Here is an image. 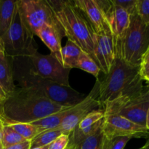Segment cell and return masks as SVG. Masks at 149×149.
<instances>
[{
	"label": "cell",
	"mask_w": 149,
	"mask_h": 149,
	"mask_svg": "<svg viewBox=\"0 0 149 149\" xmlns=\"http://www.w3.org/2000/svg\"><path fill=\"white\" fill-rule=\"evenodd\" d=\"M94 57L100 71L106 75L116 57L113 35L109 23L102 31L95 33Z\"/></svg>",
	"instance_id": "obj_12"
},
{
	"label": "cell",
	"mask_w": 149,
	"mask_h": 149,
	"mask_svg": "<svg viewBox=\"0 0 149 149\" xmlns=\"http://www.w3.org/2000/svg\"><path fill=\"white\" fill-rule=\"evenodd\" d=\"M97 2L110 26L115 43L122 38L129 27L130 15L123 8L115 5L111 0H97Z\"/></svg>",
	"instance_id": "obj_13"
},
{
	"label": "cell",
	"mask_w": 149,
	"mask_h": 149,
	"mask_svg": "<svg viewBox=\"0 0 149 149\" xmlns=\"http://www.w3.org/2000/svg\"><path fill=\"white\" fill-rule=\"evenodd\" d=\"M31 141H25L15 145L10 146L4 148V149H30Z\"/></svg>",
	"instance_id": "obj_30"
},
{
	"label": "cell",
	"mask_w": 149,
	"mask_h": 149,
	"mask_svg": "<svg viewBox=\"0 0 149 149\" xmlns=\"http://www.w3.org/2000/svg\"><path fill=\"white\" fill-rule=\"evenodd\" d=\"M11 60L13 79L17 81L20 88L34 90L64 106H75L86 97L71 87L59 85L38 75L27 57H15Z\"/></svg>",
	"instance_id": "obj_2"
},
{
	"label": "cell",
	"mask_w": 149,
	"mask_h": 149,
	"mask_svg": "<svg viewBox=\"0 0 149 149\" xmlns=\"http://www.w3.org/2000/svg\"><path fill=\"white\" fill-rule=\"evenodd\" d=\"M146 128L148 130H149V109L148 110V112H147L146 119Z\"/></svg>",
	"instance_id": "obj_32"
},
{
	"label": "cell",
	"mask_w": 149,
	"mask_h": 149,
	"mask_svg": "<svg viewBox=\"0 0 149 149\" xmlns=\"http://www.w3.org/2000/svg\"><path fill=\"white\" fill-rule=\"evenodd\" d=\"M101 129L108 139L119 136L131 138L149 137V130L146 128L119 115H105Z\"/></svg>",
	"instance_id": "obj_11"
},
{
	"label": "cell",
	"mask_w": 149,
	"mask_h": 149,
	"mask_svg": "<svg viewBox=\"0 0 149 149\" xmlns=\"http://www.w3.org/2000/svg\"><path fill=\"white\" fill-rule=\"evenodd\" d=\"M147 63H149V48H148V50H147V52H146V54H145V55H144L143 58L142 63H141V64Z\"/></svg>",
	"instance_id": "obj_31"
},
{
	"label": "cell",
	"mask_w": 149,
	"mask_h": 149,
	"mask_svg": "<svg viewBox=\"0 0 149 149\" xmlns=\"http://www.w3.org/2000/svg\"><path fill=\"white\" fill-rule=\"evenodd\" d=\"M116 6L126 10L130 15L137 13V1L138 0H111Z\"/></svg>",
	"instance_id": "obj_27"
},
{
	"label": "cell",
	"mask_w": 149,
	"mask_h": 149,
	"mask_svg": "<svg viewBox=\"0 0 149 149\" xmlns=\"http://www.w3.org/2000/svg\"><path fill=\"white\" fill-rule=\"evenodd\" d=\"M137 14L144 23L149 24V0H138Z\"/></svg>",
	"instance_id": "obj_26"
},
{
	"label": "cell",
	"mask_w": 149,
	"mask_h": 149,
	"mask_svg": "<svg viewBox=\"0 0 149 149\" xmlns=\"http://www.w3.org/2000/svg\"><path fill=\"white\" fill-rule=\"evenodd\" d=\"M33 36L23 19L17 1L11 25L0 40L5 55L10 58L29 56L37 49Z\"/></svg>",
	"instance_id": "obj_6"
},
{
	"label": "cell",
	"mask_w": 149,
	"mask_h": 149,
	"mask_svg": "<svg viewBox=\"0 0 149 149\" xmlns=\"http://www.w3.org/2000/svg\"><path fill=\"white\" fill-rule=\"evenodd\" d=\"M27 58L31 68L38 75L59 85L71 87L69 84L71 69L64 68L53 54L42 55L36 49Z\"/></svg>",
	"instance_id": "obj_9"
},
{
	"label": "cell",
	"mask_w": 149,
	"mask_h": 149,
	"mask_svg": "<svg viewBox=\"0 0 149 149\" xmlns=\"http://www.w3.org/2000/svg\"><path fill=\"white\" fill-rule=\"evenodd\" d=\"M17 1L0 0V40L11 25Z\"/></svg>",
	"instance_id": "obj_17"
},
{
	"label": "cell",
	"mask_w": 149,
	"mask_h": 149,
	"mask_svg": "<svg viewBox=\"0 0 149 149\" xmlns=\"http://www.w3.org/2000/svg\"><path fill=\"white\" fill-rule=\"evenodd\" d=\"M41 39V40L47 45L51 53L53 54L58 61H61V39L64 36L62 30L58 28L45 25L42 26L36 34Z\"/></svg>",
	"instance_id": "obj_16"
},
{
	"label": "cell",
	"mask_w": 149,
	"mask_h": 149,
	"mask_svg": "<svg viewBox=\"0 0 149 149\" xmlns=\"http://www.w3.org/2000/svg\"><path fill=\"white\" fill-rule=\"evenodd\" d=\"M2 127H3V122L0 117V144L1 142V134H2Z\"/></svg>",
	"instance_id": "obj_33"
},
{
	"label": "cell",
	"mask_w": 149,
	"mask_h": 149,
	"mask_svg": "<svg viewBox=\"0 0 149 149\" xmlns=\"http://www.w3.org/2000/svg\"><path fill=\"white\" fill-rule=\"evenodd\" d=\"M14 84L11 58L0 52V111L3 103L16 90Z\"/></svg>",
	"instance_id": "obj_15"
},
{
	"label": "cell",
	"mask_w": 149,
	"mask_h": 149,
	"mask_svg": "<svg viewBox=\"0 0 149 149\" xmlns=\"http://www.w3.org/2000/svg\"><path fill=\"white\" fill-rule=\"evenodd\" d=\"M132 138L130 137L119 136L108 139L104 138L103 149H125L127 143Z\"/></svg>",
	"instance_id": "obj_25"
},
{
	"label": "cell",
	"mask_w": 149,
	"mask_h": 149,
	"mask_svg": "<svg viewBox=\"0 0 149 149\" xmlns=\"http://www.w3.org/2000/svg\"><path fill=\"white\" fill-rule=\"evenodd\" d=\"M149 109V90L135 97H121L106 102L102 107L105 115H119L146 127Z\"/></svg>",
	"instance_id": "obj_7"
},
{
	"label": "cell",
	"mask_w": 149,
	"mask_h": 149,
	"mask_svg": "<svg viewBox=\"0 0 149 149\" xmlns=\"http://www.w3.org/2000/svg\"><path fill=\"white\" fill-rule=\"evenodd\" d=\"M48 146H42V147H38V148H33L30 149H48Z\"/></svg>",
	"instance_id": "obj_34"
},
{
	"label": "cell",
	"mask_w": 149,
	"mask_h": 149,
	"mask_svg": "<svg viewBox=\"0 0 149 149\" xmlns=\"http://www.w3.org/2000/svg\"><path fill=\"white\" fill-rule=\"evenodd\" d=\"M63 134V133L62 131L60 130L58 128L44 131L36 135V137H34L31 141L30 148L49 146L51 143L53 142L55 140H56L58 137L61 136Z\"/></svg>",
	"instance_id": "obj_19"
},
{
	"label": "cell",
	"mask_w": 149,
	"mask_h": 149,
	"mask_svg": "<svg viewBox=\"0 0 149 149\" xmlns=\"http://www.w3.org/2000/svg\"><path fill=\"white\" fill-rule=\"evenodd\" d=\"M0 149H4V147L2 146V145H1V143L0 144Z\"/></svg>",
	"instance_id": "obj_35"
},
{
	"label": "cell",
	"mask_w": 149,
	"mask_h": 149,
	"mask_svg": "<svg viewBox=\"0 0 149 149\" xmlns=\"http://www.w3.org/2000/svg\"><path fill=\"white\" fill-rule=\"evenodd\" d=\"M69 135L66 134L61 135L49 144L48 149H66L69 143Z\"/></svg>",
	"instance_id": "obj_28"
},
{
	"label": "cell",
	"mask_w": 149,
	"mask_h": 149,
	"mask_svg": "<svg viewBox=\"0 0 149 149\" xmlns=\"http://www.w3.org/2000/svg\"><path fill=\"white\" fill-rule=\"evenodd\" d=\"M140 74L143 80H146L149 82V63L141 64Z\"/></svg>",
	"instance_id": "obj_29"
},
{
	"label": "cell",
	"mask_w": 149,
	"mask_h": 149,
	"mask_svg": "<svg viewBox=\"0 0 149 149\" xmlns=\"http://www.w3.org/2000/svg\"><path fill=\"white\" fill-rule=\"evenodd\" d=\"M81 52L82 50L76 44L68 40L61 49V65L64 68L69 69L77 68V63Z\"/></svg>",
	"instance_id": "obj_18"
},
{
	"label": "cell",
	"mask_w": 149,
	"mask_h": 149,
	"mask_svg": "<svg viewBox=\"0 0 149 149\" xmlns=\"http://www.w3.org/2000/svg\"><path fill=\"white\" fill-rule=\"evenodd\" d=\"M76 7L84 15L95 33L102 31L108 22L97 0H75Z\"/></svg>",
	"instance_id": "obj_14"
},
{
	"label": "cell",
	"mask_w": 149,
	"mask_h": 149,
	"mask_svg": "<svg viewBox=\"0 0 149 149\" xmlns=\"http://www.w3.org/2000/svg\"><path fill=\"white\" fill-rule=\"evenodd\" d=\"M104 138L100 127L95 133L84 140L78 147V149H103Z\"/></svg>",
	"instance_id": "obj_23"
},
{
	"label": "cell",
	"mask_w": 149,
	"mask_h": 149,
	"mask_svg": "<svg viewBox=\"0 0 149 149\" xmlns=\"http://www.w3.org/2000/svg\"><path fill=\"white\" fill-rule=\"evenodd\" d=\"M100 80L96 79L95 84L88 95L86 96L80 103L73 106L69 114L63 119L58 129L63 134L70 135L80 122L93 110L101 109V105L98 100ZM103 110V109H102Z\"/></svg>",
	"instance_id": "obj_10"
},
{
	"label": "cell",
	"mask_w": 149,
	"mask_h": 149,
	"mask_svg": "<svg viewBox=\"0 0 149 149\" xmlns=\"http://www.w3.org/2000/svg\"><path fill=\"white\" fill-rule=\"evenodd\" d=\"M130 17L129 27L114 43L115 55L130 64L141 65L149 48V24L144 23L137 13Z\"/></svg>",
	"instance_id": "obj_5"
},
{
	"label": "cell",
	"mask_w": 149,
	"mask_h": 149,
	"mask_svg": "<svg viewBox=\"0 0 149 149\" xmlns=\"http://www.w3.org/2000/svg\"><path fill=\"white\" fill-rule=\"evenodd\" d=\"M3 123L11 127L26 141H31L34 137L40 133L39 129L36 126L30 123H14V122H3Z\"/></svg>",
	"instance_id": "obj_20"
},
{
	"label": "cell",
	"mask_w": 149,
	"mask_h": 149,
	"mask_svg": "<svg viewBox=\"0 0 149 149\" xmlns=\"http://www.w3.org/2000/svg\"><path fill=\"white\" fill-rule=\"evenodd\" d=\"M68 107L34 90L19 87L3 103L0 117L4 122L31 123Z\"/></svg>",
	"instance_id": "obj_1"
},
{
	"label": "cell",
	"mask_w": 149,
	"mask_h": 149,
	"mask_svg": "<svg viewBox=\"0 0 149 149\" xmlns=\"http://www.w3.org/2000/svg\"><path fill=\"white\" fill-rule=\"evenodd\" d=\"M17 5L26 24L34 35L45 25L61 29L47 0H20L17 1Z\"/></svg>",
	"instance_id": "obj_8"
},
{
	"label": "cell",
	"mask_w": 149,
	"mask_h": 149,
	"mask_svg": "<svg viewBox=\"0 0 149 149\" xmlns=\"http://www.w3.org/2000/svg\"><path fill=\"white\" fill-rule=\"evenodd\" d=\"M141 65L128 63L119 57L109 73L100 81L98 100L101 105L121 97H135L144 92L143 79L140 74Z\"/></svg>",
	"instance_id": "obj_3"
},
{
	"label": "cell",
	"mask_w": 149,
	"mask_h": 149,
	"mask_svg": "<svg viewBox=\"0 0 149 149\" xmlns=\"http://www.w3.org/2000/svg\"><path fill=\"white\" fill-rule=\"evenodd\" d=\"M25 141L26 140L22 138L11 127L3 123L1 143L4 148H7L10 146L20 143Z\"/></svg>",
	"instance_id": "obj_22"
},
{
	"label": "cell",
	"mask_w": 149,
	"mask_h": 149,
	"mask_svg": "<svg viewBox=\"0 0 149 149\" xmlns=\"http://www.w3.org/2000/svg\"><path fill=\"white\" fill-rule=\"evenodd\" d=\"M64 36L77 45L95 61V32L71 0H47Z\"/></svg>",
	"instance_id": "obj_4"
},
{
	"label": "cell",
	"mask_w": 149,
	"mask_h": 149,
	"mask_svg": "<svg viewBox=\"0 0 149 149\" xmlns=\"http://www.w3.org/2000/svg\"><path fill=\"white\" fill-rule=\"evenodd\" d=\"M77 68H80L86 72L90 73L96 79H97L100 72V68L97 65L95 61L92 58L91 56L83 51L79 58Z\"/></svg>",
	"instance_id": "obj_21"
},
{
	"label": "cell",
	"mask_w": 149,
	"mask_h": 149,
	"mask_svg": "<svg viewBox=\"0 0 149 149\" xmlns=\"http://www.w3.org/2000/svg\"><path fill=\"white\" fill-rule=\"evenodd\" d=\"M139 149H145V147H142V148H139Z\"/></svg>",
	"instance_id": "obj_36"
},
{
	"label": "cell",
	"mask_w": 149,
	"mask_h": 149,
	"mask_svg": "<svg viewBox=\"0 0 149 149\" xmlns=\"http://www.w3.org/2000/svg\"><path fill=\"white\" fill-rule=\"evenodd\" d=\"M103 118H104V112H103V110H102V109L93 110V111L89 113L79 123V125L76 127L79 128L80 130L85 129V128L89 127L96 124L97 122H100Z\"/></svg>",
	"instance_id": "obj_24"
}]
</instances>
